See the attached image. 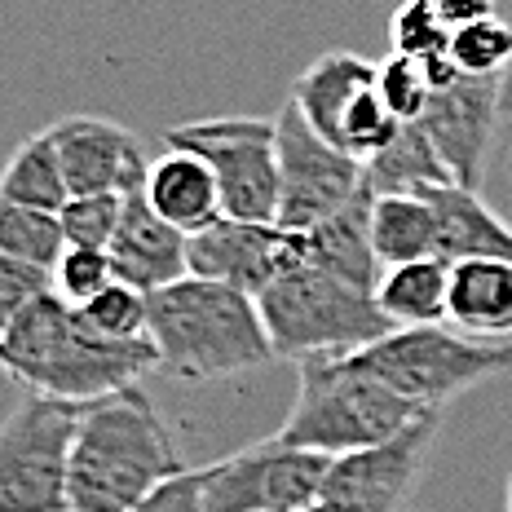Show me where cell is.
I'll return each mask as SVG.
<instances>
[{"label":"cell","instance_id":"obj_30","mask_svg":"<svg viewBox=\"0 0 512 512\" xmlns=\"http://www.w3.org/2000/svg\"><path fill=\"white\" fill-rule=\"evenodd\" d=\"M111 283H115V265H111V256L98 248H67L62 261L53 265V292L71 309H84Z\"/></svg>","mask_w":512,"mask_h":512},{"label":"cell","instance_id":"obj_24","mask_svg":"<svg viewBox=\"0 0 512 512\" xmlns=\"http://www.w3.org/2000/svg\"><path fill=\"white\" fill-rule=\"evenodd\" d=\"M0 199L40 212H62L71 199L67 173H62V159L53 151L49 133H36L9 155V164L0 168Z\"/></svg>","mask_w":512,"mask_h":512},{"label":"cell","instance_id":"obj_22","mask_svg":"<svg viewBox=\"0 0 512 512\" xmlns=\"http://www.w3.org/2000/svg\"><path fill=\"white\" fill-rule=\"evenodd\" d=\"M362 168L376 195H429L437 186H460L420 124H402L398 137Z\"/></svg>","mask_w":512,"mask_h":512},{"label":"cell","instance_id":"obj_10","mask_svg":"<svg viewBox=\"0 0 512 512\" xmlns=\"http://www.w3.org/2000/svg\"><path fill=\"white\" fill-rule=\"evenodd\" d=\"M274 146H279V221L274 226L292 234L314 230L318 221H327L371 186L367 168L327 137H318L292 98L274 115Z\"/></svg>","mask_w":512,"mask_h":512},{"label":"cell","instance_id":"obj_8","mask_svg":"<svg viewBox=\"0 0 512 512\" xmlns=\"http://www.w3.org/2000/svg\"><path fill=\"white\" fill-rule=\"evenodd\" d=\"M168 146L199 155L217 177L221 212L234 221H279V146L274 120L221 115V120L177 124L164 133Z\"/></svg>","mask_w":512,"mask_h":512},{"label":"cell","instance_id":"obj_29","mask_svg":"<svg viewBox=\"0 0 512 512\" xmlns=\"http://www.w3.org/2000/svg\"><path fill=\"white\" fill-rule=\"evenodd\" d=\"M58 217H62V234H67V248L106 252L115 230H120L124 199L120 195H71Z\"/></svg>","mask_w":512,"mask_h":512},{"label":"cell","instance_id":"obj_19","mask_svg":"<svg viewBox=\"0 0 512 512\" xmlns=\"http://www.w3.org/2000/svg\"><path fill=\"white\" fill-rule=\"evenodd\" d=\"M142 195H146V204H151L168 226H177L181 234H199V230H208L212 221L226 217V212H221V190H217L212 168L199 155L177 151V146H168V151L151 164Z\"/></svg>","mask_w":512,"mask_h":512},{"label":"cell","instance_id":"obj_13","mask_svg":"<svg viewBox=\"0 0 512 512\" xmlns=\"http://www.w3.org/2000/svg\"><path fill=\"white\" fill-rule=\"evenodd\" d=\"M49 142L62 159L71 195H137L146 186L142 142L124 124L102 120V115H62L49 128Z\"/></svg>","mask_w":512,"mask_h":512},{"label":"cell","instance_id":"obj_7","mask_svg":"<svg viewBox=\"0 0 512 512\" xmlns=\"http://www.w3.org/2000/svg\"><path fill=\"white\" fill-rule=\"evenodd\" d=\"M84 407L27 393L0 420V512H71V442Z\"/></svg>","mask_w":512,"mask_h":512},{"label":"cell","instance_id":"obj_27","mask_svg":"<svg viewBox=\"0 0 512 512\" xmlns=\"http://www.w3.org/2000/svg\"><path fill=\"white\" fill-rule=\"evenodd\" d=\"M389 31H393V53L415 58V62L451 53V36H455V27L437 14L433 0H402Z\"/></svg>","mask_w":512,"mask_h":512},{"label":"cell","instance_id":"obj_33","mask_svg":"<svg viewBox=\"0 0 512 512\" xmlns=\"http://www.w3.org/2000/svg\"><path fill=\"white\" fill-rule=\"evenodd\" d=\"M45 292H53V274L40 270V265H27V261H14V256L0 252V336L9 332L18 314L40 301Z\"/></svg>","mask_w":512,"mask_h":512},{"label":"cell","instance_id":"obj_5","mask_svg":"<svg viewBox=\"0 0 512 512\" xmlns=\"http://www.w3.org/2000/svg\"><path fill=\"white\" fill-rule=\"evenodd\" d=\"M270 332L274 358H323V354H358L393 332L376 292L354 287L318 265H292L274 287L256 296Z\"/></svg>","mask_w":512,"mask_h":512},{"label":"cell","instance_id":"obj_9","mask_svg":"<svg viewBox=\"0 0 512 512\" xmlns=\"http://www.w3.org/2000/svg\"><path fill=\"white\" fill-rule=\"evenodd\" d=\"M332 460L287 446L283 437L243 446L199 468L204 512H314Z\"/></svg>","mask_w":512,"mask_h":512},{"label":"cell","instance_id":"obj_36","mask_svg":"<svg viewBox=\"0 0 512 512\" xmlns=\"http://www.w3.org/2000/svg\"><path fill=\"white\" fill-rule=\"evenodd\" d=\"M512 111V67L504 71V115Z\"/></svg>","mask_w":512,"mask_h":512},{"label":"cell","instance_id":"obj_18","mask_svg":"<svg viewBox=\"0 0 512 512\" xmlns=\"http://www.w3.org/2000/svg\"><path fill=\"white\" fill-rule=\"evenodd\" d=\"M380 62H367L358 53H323L296 76L292 84V102L296 111L305 115V124L314 128L318 137H327L332 146H340V128H345V115L367 89H376Z\"/></svg>","mask_w":512,"mask_h":512},{"label":"cell","instance_id":"obj_20","mask_svg":"<svg viewBox=\"0 0 512 512\" xmlns=\"http://www.w3.org/2000/svg\"><path fill=\"white\" fill-rule=\"evenodd\" d=\"M376 301L393 323V332L442 327V318H451V261L429 256V261L389 265L376 283Z\"/></svg>","mask_w":512,"mask_h":512},{"label":"cell","instance_id":"obj_26","mask_svg":"<svg viewBox=\"0 0 512 512\" xmlns=\"http://www.w3.org/2000/svg\"><path fill=\"white\" fill-rule=\"evenodd\" d=\"M451 58L464 76H499L504 80V71L512 67V27L499 23L495 14L455 27Z\"/></svg>","mask_w":512,"mask_h":512},{"label":"cell","instance_id":"obj_4","mask_svg":"<svg viewBox=\"0 0 512 512\" xmlns=\"http://www.w3.org/2000/svg\"><path fill=\"white\" fill-rule=\"evenodd\" d=\"M296 367H301L296 402L279 429L287 446L340 460V455L393 442L420 415H429L415 402L398 398L380 376H371L358 354H323L296 362Z\"/></svg>","mask_w":512,"mask_h":512},{"label":"cell","instance_id":"obj_6","mask_svg":"<svg viewBox=\"0 0 512 512\" xmlns=\"http://www.w3.org/2000/svg\"><path fill=\"white\" fill-rule=\"evenodd\" d=\"M358 362L398 398L424 411H442L455 393L512 367V340H477L446 327H402L358 349Z\"/></svg>","mask_w":512,"mask_h":512},{"label":"cell","instance_id":"obj_14","mask_svg":"<svg viewBox=\"0 0 512 512\" xmlns=\"http://www.w3.org/2000/svg\"><path fill=\"white\" fill-rule=\"evenodd\" d=\"M504 111V80L499 76H460L451 89H437L415 124L429 133L442 164L460 186L477 190L486 173V151L495 120Z\"/></svg>","mask_w":512,"mask_h":512},{"label":"cell","instance_id":"obj_17","mask_svg":"<svg viewBox=\"0 0 512 512\" xmlns=\"http://www.w3.org/2000/svg\"><path fill=\"white\" fill-rule=\"evenodd\" d=\"M437 217L442 261H504L512 265V226L468 186H437L424 195Z\"/></svg>","mask_w":512,"mask_h":512},{"label":"cell","instance_id":"obj_11","mask_svg":"<svg viewBox=\"0 0 512 512\" xmlns=\"http://www.w3.org/2000/svg\"><path fill=\"white\" fill-rule=\"evenodd\" d=\"M437 429H442V411H429L393 442L332 460L314 512H402L415 482L424 477Z\"/></svg>","mask_w":512,"mask_h":512},{"label":"cell","instance_id":"obj_3","mask_svg":"<svg viewBox=\"0 0 512 512\" xmlns=\"http://www.w3.org/2000/svg\"><path fill=\"white\" fill-rule=\"evenodd\" d=\"M146 336L173 380H226L274 358L256 296L195 274L146 296Z\"/></svg>","mask_w":512,"mask_h":512},{"label":"cell","instance_id":"obj_38","mask_svg":"<svg viewBox=\"0 0 512 512\" xmlns=\"http://www.w3.org/2000/svg\"><path fill=\"white\" fill-rule=\"evenodd\" d=\"M508 512H512V477H508Z\"/></svg>","mask_w":512,"mask_h":512},{"label":"cell","instance_id":"obj_31","mask_svg":"<svg viewBox=\"0 0 512 512\" xmlns=\"http://www.w3.org/2000/svg\"><path fill=\"white\" fill-rule=\"evenodd\" d=\"M80 314L89 318V327H98V332L111 340H142L146 336V292H137V287H128L120 279L106 287L102 296H93Z\"/></svg>","mask_w":512,"mask_h":512},{"label":"cell","instance_id":"obj_16","mask_svg":"<svg viewBox=\"0 0 512 512\" xmlns=\"http://www.w3.org/2000/svg\"><path fill=\"white\" fill-rule=\"evenodd\" d=\"M371 208H376V190L367 186L358 199H349L340 212L301 234V261L376 292L384 265L376 256V243H371Z\"/></svg>","mask_w":512,"mask_h":512},{"label":"cell","instance_id":"obj_34","mask_svg":"<svg viewBox=\"0 0 512 512\" xmlns=\"http://www.w3.org/2000/svg\"><path fill=\"white\" fill-rule=\"evenodd\" d=\"M133 512H204V490H199V468H186L168 486H159L151 499H142Z\"/></svg>","mask_w":512,"mask_h":512},{"label":"cell","instance_id":"obj_28","mask_svg":"<svg viewBox=\"0 0 512 512\" xmlns=\"http://www.w3.org/2000/svg\"><path fill=\"white\" fill-rule=\"evenodd\" d=\"M398 128H402V120L384 106L380 89H367L345 115V128H340V151L354 155L358 164H367V159H376L384 146L398 137Z\"/></svg>","mask_w":512,"mask_h":512},{"label":"cell","instance_id":"obj_25","mask_svg":"<svg viewBox=\"0 0 512 512\" xmlns=\"http://www.w3.org/2000/svg\"><path fill=\"white\" fill-rule=\"evenodd\" d=\"M0 252L53 274V265L67 252L62 217L58 212H40V208H23V204L0 199Z\"/></svg>","mask_w":512,"mask_h":512},{"label":"cell","instance_id":"obj_32","mask_svg":"<svg viewBox=\"0 0 512 512\" xmlns=\"http://www.w3.org/2000/svg\"><path fill=\"white\" fill-rule=\"evenodd\" d=\"M376 89H380L384 106H389V111L398 115L402 124H415V120H420L424 106H429V98H433L429 76H424V62L402 58V53H393V58L380 62Z\"/></svg>","mask_w":512,"mask_h":512},{"label":"cell","instance_id":"obj_15","mask_svg":"<svg viewBox=\"0 0 512 512\" xmlns=\"http://www.w3.org/2000/svg\"><path fill=\"white\" fill-rule=\"evenodd\" d=\"M106 256H111V265H115V279L151 296L159 287L190 274V234L168 226V221L146 204L142 190H137V195L124 199L120 230H115Z\"/></svg>","mask_w":512,"mask_h":512},{"label":"cell","instance_id":"obj_12","mask_svg":"<svg viewBox=\"0 0 512 512\" xmlns=\"http://www.w3.org/2000/svg\"><path fill=\"white\" fill-rule=\"evenodd\" d=\"M292 265H301V234L283 226L221 217L208 230L190 234V274L208 283H226L234 292L261 296Z\"/></svg>","mask_w":512,"mask_h":512},{"label":"cell","instance_id":"obj_35","mask_svg":"<svg viewBox=\"0 0 512 512\" xmlns=\"http://www.w3.org/2000/svg\"><path fill=\"white\" fill-rule=\"evenodd\" d=\"M433 5L451 27H464V23H477V18L495 14V0H433Z\"/></svg>","mask_w":512,"mask_h":512},{"label":"cell","instance_id":"obj_2","mask_svg":"<svg viewBox=\"0 0 512 512\" xmlns=\"http://www.w3.org/2000/svg\"><path fill=\"white\" fill-rule=\"evenodd\" d=\"M181 473L173 429L137 384L84 407L71 442V512H133Z\"/></svg>","mask_w":512,"mask_h":512},{"label":"cell","instance_id":"obj_21","mask_svg":"<svg viewBox=\"0 0 512 512\" xmlns=\"http://www.w3.org/2000/svg\"><path fill=\"white\" fill-rule=\"evenodd\" d=\"M451 318L464 336H512V265L504 261H455L451 265Z\"/></svg>","mask_w":512,"mask_h":512},{"label":"cell","instance_id":"obj_23","mask_svg":"<svg viewBox=\"0 0 512 512\" xmlns=\"http://www.w3.org/2000/svg\"><path fill=\"white\" fill-rule=\"evenodd\" d=\"M371 243L380 265H407L437 256V217L424 195H376L371 208Z\"/></svg>","mask_w":512,"mask_h":512},{"label":"cell","instance_id":"obj_1","mask_svg":"<svg viewBox=\"0 0 512 512\" xmlns=\"http://www.w3.org/2000/svg\"><path fill=\"white\" fill-rule=\"evenodd\" d=\"M0 371L36 398L89 407L98 398L133 389L146 371H159L151 336L111 340L58 292H45L0 336Z\"/></svg>","mask_w":512,"mask_h":512},{"label":"cell","instance_id":"obj_37","mask_svg":"<svg viewBox=\"0 0 512 512\" xmlns=\"http://www.w3.org/2000/svg\"><path fill=\"white\" fill-rule=\"evenodd\" d=\"M508 120H512V111H508ZM504 173L512 177V146H508V159H504Z\"/></svg>","mask_w":512,"mask_h":512}]
</instances>
